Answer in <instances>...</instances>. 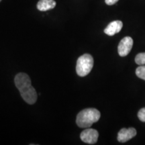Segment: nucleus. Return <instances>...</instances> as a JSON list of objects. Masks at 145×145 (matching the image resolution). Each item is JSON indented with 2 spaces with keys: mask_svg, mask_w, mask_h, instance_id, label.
<instances>
[{
  "mask_svg": "<svg viewBox=\"0 0 145 145\" xmlns=\"http://www.w3.org/2000/svg\"><path fill=\"white\" fill-rule=\"evenodd\" d=\"M93 66V59L92 56L89 54H84L77 59L76 72L80 77H85L91 72Z\"/></svg>",
  "mask_w": 145,
  "mask_h": 145,
  "instance_id": "nucleus-3",
  "label": "nucleus"
},
{
  "mask_svg": "<svg viewBox=\"0 0 145 145\" xmlns=\"http://www.w3.org/2000/svg\"><path fill=\"white\" fill-rule=\"evenodd\" d=\"M137 135V130L134 128H122L118 134V140L120 142H126Z\"/></svg>",
  "mask_w": 145,
  "mask_h": 145,
  "instance_id": "nucleus-6",
  "label": "nucleus"
},
{
  "mask_svg": "<svg viewBox=\"0 0 145 145\" xmlns=\"http://www.w3.org/2000/svg\"><path fill=\"white\" fill-rule=\"evenodd\" d=\"M133 46V40L130 36H126L122 39L118 47V51L120 57H126L131 51Z\"/></svg>",
  "mask_w": 145,
  "mask_h": 145,
  "instance_id": "nucleus-4",
  "label": "nucleus"
},
{
  "mask_svg": "<svg viewBox=\"0 0 145 145\" xmlns=\"http://www.w3.org/2000/svg\"><path fill=\"white\" fill-rule=\"evenodd\" d=\"M101 114L97 109L87 108L81 110L77 116L76 123L79 128H89L100 118Z\"/></svg>",
  "mask_w": 145,
  "mask_h": 145,
  "instance_id": "nucleus-2",
  "label": "nucleus"
},
{
  "mask_svg": "<svg viewBox=\"0 0 145 145\" xmlns=\"http://www.w3.org/2000/svg\"><path fill=\"white\" fill-rule=\"evenodd\" d=\"M138 118L143 122H145V108H141L138 112Z\"/></svg>",
  "mask_w": 145,
  "mask_h": 145,
  "instance_id": "nucleus-11",
  "label": "nucleus"
},
{
  "mask_svg": "<svg viewBox=\"0 0 145 145\" xmlns=\"http://www.w3.org/2000/svg\"><path fill=\"white\" fill-rule=\"evenodd\" d=\"M106 3L108 5H112L115 4L118 1V0H105Z\"/></svg>",
  "mask_w": 145,
  "mask_h": 145,
  "instance_id": "nucleus-12",
  "label": "nucleus"
},
{
  "mask_svg": "<svg viewBox=\"0 0 145 145\" xmlns=\"http://www.w3.org/2000/svg\"><path fill=\"white\" fill-rule=\"evenodd\" d=\"M136 75L138 77L145 81V65H140L136 70Z\"/></svg>",
  "mask_w": 145,
  "mask_h": 145,
  "instance_id": "nucleus-9",
  "label": "nucleus"
},
{
  "mask_svg": "<svg viewBox=\"0 0 145 145\" xmlns=\"http://www.w3.org/2000/svg\"><path fill=\"white\" fill-rule=\"evenodd\" d=\"M14 82L24 100L28 104H35L37 100V93L32 86L30 77L25 72H19L16 75Z\"/></svg>",
  "mask_w": 145,
  "mask_h": 145,
  "instance_id": "nucleus-1",
  "label": "nucleus"
},
{
  "mask_svg": "<svg viewBox=\"0 0 145 145\" xmlns=\"http://www.w3.org/2000/svg\"><path fill=\"white\" fill-rule=\"evenodd\" d=\"M56 6V1L54 0H39L37 3L38 10L41 12H46L52 10Z\"/></svg>",
  "mask_w": 145,
  "mask_h": 145,
  "instance_id": "nucleus-8",
  "label": "nucleus"
},
{
  "mask_svg": "<svg viewBox=\"0 0 145 145\" xmlns=\"http://www.w3.org/2000/svg\"><path fill=\"white\" fill-rule=\"evenodd\" d=\"M1 1V0H0V1Z\"/></svg>",
  "mask_w": 145,
  "mask_h": 145,
  "instance_id": "nucleus-13",
  "label": "nucleus"
},
{
  "mask_svg": "<svg viewBox=\"0 0 145 145\" xmlns=\"http://www.w3.org/2000/svg\"><path fill=\"white\" fill-rule=\"evenodd\" d=\"M123 27V23L120 20H116L110 22L105 28L104 32L108 36H114L120 32Z\"/></svg>",
  "mask_w": 145,
  "mask_h": 145,
  "instance_id": "nucleus-7",
  "label": "nucleus"
},
{
  "mask_svg": "<svg viewBox=\"0 0 145 145\" xmlns=\"http://www.w3.org/2000/svg\"><path fill=\"white\" fill-rule=\"evenodd\" d=\"M135 62L138 65H145V52L138 54L135 57Z\"/></svg>",
  "mask_w": 145,
  "mask_h": 145,
  "instance_id": "nucleus-10",
  "label": "nucleus"
},
{
  "mask_svg": "<svg viewBox=\"0 0 145 145\" xmlns=\"http://www.w3.org/2000/svg\"><path fill=\"white\" fill-rule=\"evenodd\" d=\"M98 137V132L95 129H92V128H88V129L83 130L80 135L81 140L89 144H95L97 142Z\"/></svg>",
  "mask_w": 145,
  "mask_h": 145,
  "instance_id": "nucleus-5",
  "label": "nucleus"
}]
</instances>
